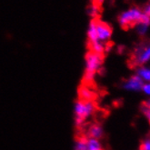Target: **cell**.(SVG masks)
Returning a JSON list of instances; mask_svg holds the SVG:
<instances>
[{
  "label": "cell",
  "mask_w": 150,
  "mask_h": 150,
  "mask_svg": "<svg viewBox=\"0 0 150 150\" xmlns=\"http://www.w3.org/2000/svg\"><path fill=\"white\" fill-rule=\"evenodd\" d=\"M96 110V105L93 101L77 100L74 105L75 125L76 127H81L85 121L89 118Z\"/></svg>",
  "instance_id": "obj_1"
},
{
  "label": "cell",
  "mask_w": 150,
  "mask_h": 150,
  "mask_svg": "<svg viewBox=\"0 0 150 150\" xmlns=\"http://www.w3.org/2000/svg\"><path fill=\"white\" fill-rule=\"evenodd\" d=\"M103 63L102 55L96 54L89 51L85 58V76L84 78L86 82H91L95 78L96 74L98 73Z\"/></svg>",
  "instance_id": "obj_2"
},
{
  "label": "cell",
  "mask_w": 150,
  "mask_h": 150,
  "mask_svg": "<svg viewBox=\"0 0 150 150\" xmlns=\"http://www.w3.org/2000/svg\"><path fill=\"white\" fill-rule=\"evenodd\" d=\"M145 17L143 11L138 7H131L129 9L122 12L118 17V22L123 28H130L135 26L137 24L141 22Z\"/></svg>",
  "instance_id": "obj_3"
},
{
  "label": "cell",
  "mask_w": 150,
  "mask_h": 150,
  "mask_svg": "<svg viewBox=\"0 0 150 150\" xmlns=\"http://www.w3.org/2000/svg\"><path fill=\"white\" fill-rule=\"evenodd\" d=\"M132 62L137 67L146 66L150 63V43L140 46L135 50Z\"/></svg>",
  "instance_id": "obj_4"
},
{
  "label": "cell",
  "mask_w": 150,
  "mask_h": 150,
  "mask_svg": "<svg viewBox=\"0 0 150 150\" xmlns=\"http://www.w3.org/2000/svg\"><path fill=\"white\" fill-rule=\"evenodd\" d=\"M96 29L98 41L107 44L110 40L112 37V28L109 25L100 20H96Z\"/></svg>",
  "instance_id": "obj_5"
},
{
  "label": "cell",
  "mask_w": 150,
  "mask_h": 150,
  "mask_svg": "<svg viewBox=\"0 0 150 150\" xmlns=\"http://www.w3.org/2000/svg\"><path fill=\"white\" fill-rule=\"evenodd\" d=\"M122 86L123 88L128 92H140L142 91L144 82L135 74L125 80Z\"/></svg>",
  "instance_id": "obj_6"
},
{
  "label": "cell",
  "mask_w": 150,
  "mask_h": 150,
  "mask_svg": "<svg viewBox=\"0 0 150 150\" xmlns=\"http://www.w3.org/2000/svg\"><path fill=\"white\" fill-rule=\"evenodd\" d=\"M136 75L144 82L150 83V67L149 66H139L136 69Z\"/></svg>",
  "instance_id": "obj_7"
},
{
  "label": "cell",
  "mask_w": 150,
  "mask_h": 150,
  "mask_svg": "<svg viewBox=\"0 0 150 150\" xmlns=\"http://www.w3.org/2000/svg\"><path fill=\"white\" fill-rule=\"evenodd\" d=\"M135 26H136V31L139 36H141V37L146 36L148 32V30H149L150 17H148L145 15V17L143 18V20L141 22H139L138 24H137Z\"/></svg>",
  "instance_id": "obj_8"
},
{
  "label": "cell",
  "mask_w": 150,
  "mask_h": 150,
  "mask_svg": "<svg viewBox=\"0 0 150 150\" xmlns=\"http://www.w3.org/2000/svg\"><path fill=\"white\" fill-rule=\"evenodd\" d=\"M104 135V129L98 124H93L87 130V137L100 139Z\"/></svg>",
  "instance_id": "obj_9"
},
{
  "label": "cell",
  "mask_w": 150,
  "mask_h": 150,
  "mask_svg": "<svg viewBox=\"0 0 150 150\" xmlns=\"http://www.w3.org/2000/svg\"><path fill=\"white\" fill-rule=\"evenodd\" d=\"M94 96H95L94 91L88 86H82L79 89V98H80V100L92 101Z\"/></svg>",
  "instance_id": "obj_10"
},
{
  "label": "cell",
  "mask_w": 150,
  "mask_h": 150,
  "mask_svg": "<svg viewBox=\"0 0 150 150\" xmlns=\"http://www.w3.org/2000/svg\"><path fill=\"white\" fill-rule=\"evenodd\" d=\"M87 38H88V41H89V44L98 41V36H96V19L92 20L89 23V25H88V28H87Z\"/></svg>",
  "instance_id": "obj_11"
},
{
  "label": "cell",
  "mask_w": 150,
  "mask_h": 150,
  "mask_svg": "<svg viewBox=\"0 0 150 150\" xmlns=\"http://www.w3.org/2000/svg\"><path fill=\"white\" fill-rule=\"evenodd\" d=\"M89 47H90V51L99 55H103V53L105 51H107V44H104L99 41L89 44Z\"/></svg>",
  "instance_id": "obj_12"
},
{
  "label": "cell",
  "mask_w": 150,
  "mask_h": 150,
  "mask_svg": "<svg viewBox=\"0 0 150 150\" xmlns=\"http://www.w3.org/2000/svg\"><path fill=\"white\" fill-rule=\"evenodd\" d=\"M86 146H87V150H103V146L99 139L87 137Z\"/></svg>",
  "instance_id": "obj_13"
},
{
  "label": "cell",
  "mask_w": 150,
  "mask_h": 150,
  "mask_svg": "<svg viewBox=\"0 0 150 150\" xmlns=\"http://www.w3.org/2000/svg\"><path fill=\"white\" fill-rule=\"evenodd\" d=\"M86 141H87L86 137H78L75 143V150H87Z\"/></svg>",
  "instance_id": "obj_14"
},
{
  "label": "cell",
  "mask_w": 150,
  "mask_h": 150,
  "mask_svg": "<svg viewBox=\"0 0 150 150\" xmlns=\"http://www.w3.org/2000/svg\"><path fill=\"white\" fill-rule=\"evenodd\" d=\"M99 12H100L99 6L98 4H96V3L90 5L89 6L87 7V14L89 15L90 16L94 17V18H96V17L98 16Z\"/></svg>",
  "instance_id": "obj_15"
},
{
  "label": "cell",
  "mask_w": 150,
  "mask_h": 150,
  "mask_svg": "<svg viewBox=\"0 0 150 150\" xmlns=\"http://www.w3.org/2000/svg\"><path fill=\"white\" fill-rule=\"evenodd\" d=\"M141 112H142L143 116L146 117L147 122L150 124V108H147L145 105H143L142 107H141Z\"/></svg>",
  "instance_id": "obj_16"
},
{
  "label": "cell",
  "mask_w": 150,
  "mask_h": 150,
  "mask_svg": "<svg viewBox=\"0 0 150 150\" xmlns=\"http://www.w3.org/2000/svg\"><path fill=\"white\" fill-rule=\"evenodd\" d=\"M140 150H150V138H146L140 145Z\"/></svg>",
  "instance_id": "obj_17"
},
{
  "label": "cell",
  "mask_w": 150,
  "mask_h": 150,
  "mask_svg": "<svg viewBox=\"0 0 150 150\" xmlns=\"http://www.w3.org/2000/svg\"><path fill=\"white\" fill-rule=\"evenodd\" d=\"M142 92L148 98H150V83H146L143 86L142 88Z\"/></svg>",
  "instance_id": "obj_18"
},
{
  "label": "cell",
  "mask_w": 150,
  "mask_h": 150,
  "mask_svg": "<svg viewBox=\"0 0 150 150\" xmlns=\"http://www.w3.org/2000/svg\"><path fill=\"white\" fill-rule=\"evenodd\" d=\"M143 11V13L146 16H148V17H150V2L148 3V4H146V6H145V7H144V9L142 10Z\"/></svg>",
  "instance_id": "obj_19"
},
{
  "label": "cell",
  "mask_w": 150,
  "mask_h": 150,
  "mask_svg": "<svg viewBox=\"0 0 150 150\" xmlns=\"http://www.w3.org/2000/svg\"><path fill=\"white\" fill-rule=\"evenodd\" d=\"M146 107H147V108H150V98H148V99H146V101L145 102V104H144Z\"/></svg>",
  "instance_id": "obj_20"
}]
</instances>
